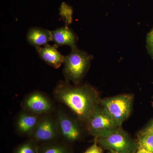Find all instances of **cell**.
<instances>
[{
  "mask_svg": "<svg viewBox=\"0 0 153 153\" xmlns=\"http://www.w3.org/2000/svg\"><path fill=\"white\" fill-rule=\"evenodd\" d=\"M53 94L55 100L67 107L85 125L100 100L98 92L90 85H72L66 81L59 82Z\"/></svg>",
  "mask_w": 153,
  "mask_h": 153,
  "instance_id": "6da1fadb",
  "label": "cell"
},
{
  "mask_svg": "<svg viewBox=\"0 0 153 153\" xmlns=\"http://www.w3.org/2000/svg\"><path fill=\"white\" fill-rule=\"evenodd\" d=\"M71 49L70 54L64 57L63 73L65 81L78 85L87 73L92 57L76 47Z\"/></svg>",
  "mask_w": 153,
  "mask_h": 153,
  "instance_id": "7a4b0ae2",
  "label": "cell"
},
{
  "mask_svg": "<svg viewBox=\"0 0 153 153\" xmlns=\"http://www.w3.org/2000/svg\"><path fill=\"white\" fill-rule=\"evenodd\" d=\"M55 114L61 141L71 146L82 139L84 135L82 123L76 117L60 108L56 109Z\"/></svg>",
  "mask_w": 153,
  "mask_h": 153,
  "instance_id": "3957f363",
  "label": "cell"
},
{
  "mask_svg": "<svg viewBox=\"0 0 153 153\" xmlns=\"http://www.w3.org/2000/svg\"><path fill=\"white\" fill-rule=\"evenodd\" d=\"M94 140L102 149L109 152L135 153L138 149L137 143L121 127Z\"/></svg>",
  "mask_w": 153,
  "mask_h": 153,
  "instance_id": "277c9868",
  "label": "cell"
},
{
  "mask_svg": "<svg viewBox=\"0 0 153 153\" xmlns=\"http://www.w3.org/2000/svg\"><path fill=\"white\" fill-rule=\"evenodd\" d=\"M133 100L131 94H120L100 100L99 104L121 127L131 114Z\"/></svg>",
  "mask_w": 153,
  "mask_h": 153,
  "instance_id": "5b68a950",
  "label": "cell"
},
{
  "mask_svg": "<svg viewBox=\"0 0 153 153\" xmlns=\"http://www.w3.org/2000/svg\"><path fill=\"white\" fill-rule=\"evenodd\" d=\"M30 138L39 146L60 140L55 112L42 115Z\"/></svg>",
  "mask_w": 153,
  "mask_h": 153,
  "instance_id": "8992f818",
  "label": "cell"
},
{
  "mask_svg": "<svg viewBox=\"0 0 153 153\" xmlns=\"http://www.w3.org/2000/svg\"><path fill=\"white\" fill-rule=\"evenodd\" d=\"M85 126L88 132L95 138L105 135L121 127L99 103L85 123Z\"/></svg>",
  "mask_w": 153,
  "mask_h": 153,
  "instance_id": "52a82bcc",
  "label": "cell"
},
{
  "mask_svg": "<svg viewBox=\"0 0 153 153\" xmlns=\"http://www.w3.org/2000/svg\"><path fill=\"white\" fill-rule=\"evenodd\" d=\"M23 109L38 115L53 113L55 111L54 102L48 96L41 91H33L25 96L21 102Z\"/></svg>",
  "mask_w": 153,
  "mask_h": 153,
  "instance_id": "ba28073f",
  "label": "cell"
},
{
  "mask_svg": "<svg viewBox=\"0 0 153 153\" xmlns=\"http://www.w3.org/2000/svg\"><path fill=\"white\" fill-rule=\"evenodd\" d=\"M38 115L22 109L17 115L15 121V129L16 133L23 137H30L41 117Z\"/></svg>",
  "mask_w": 153,
  "mask_h": 153,
  "instance_id": "9c48e42d",
  "label": "cell"
},
{
  "mask_svg": "<svg viewBox=\"0 0 153 153\" xmlns=\"http://www.w3.org/2000/svg\"><path fill=\"white\" fill-rule=\"evenodd\" d=\"M57 47L47 44L43 47H36V51L41 59L47 65L55 68L60 67L64 61L63 56L57 50Z\"/></svg>",
  "mask_w": 153,
  "mask_h": 153,
  "instance_id": "30bf717a",
  "label": "cell"
},
{
  "mask_svg": "<svg viewBox=\"0 0 153 153\" xmlns=\"http://www.w3.org/2000/svg\"><path fill=\"white\" fill-rule=\"evenodd\" d=\"M52 41L56 47L67 45L71 48L76 47L77 37L76 34L67 27L58 28L52 31Z\"/></svg>",
  "mask_w": 153,
  "mask_h": 153,
  "instance_id": "8fae6325",
  "label": "cell"
},
{
  "mask_svg": "<svg viewBox=\"0 0 153 153\" xmlns=\"http://www.w3.org/2000/svg\"><path fill=\"white\" fill-rule=\"evenodd\" d=\"M28 43L36 47H42L52 41V31L39 27L31 28L27 35Z\"/></svg>",
  "mask_w": 153,
  "mask_h": 153,
  "instance_id": "7c38bea8",
  "label": "cell"
},
{
  "mask_svg": "<svg viewBox=\"0 0 153 153\" xmlns=\"http://www.w3.org/2000/svg\"><path fill=\"white\" fill-rule=\"evenodd\" d=\"M39 153H74L71 146L61 140L39 146Z\"/></svg>",
  "mask_w": 153,
  "mask_h": 153,
  "instance_id": "4fadbf2b",
  "label": "cell"
},
{
  "mask_svg": "<svg viewBox=\"0 0 153 153\" xmlns=\"http://www.w3.org/2000/svg\"><path fill=\"white\" fill-rule=\"evenodd\" d=\"M138 148H143L153 153V133L144 129L138 136Z\"/></svg>",
  "mask_w": 153,
  "mask_h": 153,
  "instance_id": "5bb4252c",
  "label": "cell"
},
{
  "mask_svg": "<svg viewBox=\"0 0 153 153\" xmlns=\"http://www.w3.org/2000/svg\"><path fill=\"white\" fill-rule=\"evenodd\" d=\"M39 145L30 138L14 148L13 153H39Z\"/></svg>",
  "mask_w": 153,
  "mask_h": 153,
  "instance_id": "9a60e30c",
  "label": "cell"
},
{
  "mask_svg": "<svg viewBox=\"0 0 153 153\" xmlns=\"http://www.w3.org/2000/svg\"><path fill=\"white\" fill-rule=\"evenodd\" d=\"M72 14L73 9L71 6L66 3H62L60 9V15L67 25H69L72 22Z\"/></svg>",
  "mask_w": 153,
  "mask_h": 153,
  "instance_id": "2e32d148",
  "label": "cell"
},
{
  "mask_svg": "<svg viewBox=\"0 0 153 153\" xmlns=\"http://www.w3.org/2000/svg\"><path fill=\"white\" fill-rule=\"evenodd\" d=\"M83 153H103L102 149L99 146L95 140L94 143Z\"/></svg>",
  "mask_w": 153,
  "mask_h": 153,
  "instance_id": "e0dca14e",
  "label": "cell"
},
{
  "mask_svg": "<svg viewBox=\"0 0 153 153\" xmlns=\"http://www.w3.org/2000/svg\"><path fill=\"white\" fill-rule=\"evenodd\" d=\"M146 49L148 53L153 60V43L146 44Z\"/></svg>",
  "mask_w": 153,
  "mask_h": 153,
  "instance_id": "ac0fdd59",
  "label": "cell"
},
{
  "mask_svg": "<svg viewBox=\"0 0 153 153\" xmlns=\"http://www.w3.org/2000/svg\"><path fill=\"white\" fill-rule=\"evenodd\" d=\"M146 44L153 43V28L148 33L146 36Z\"/></svg>",
  "mask_w": 153,
  "mask_h": 153,
  "instance_id": "d6986e66",
  "label": "cell"
},
{
  "mask_svg": "<svg viewBox=\"0 0 153 153\" xmlns=\"http://www.w3.org/2000/svg\"><path fill=\"white\" fill-rule=\"evenodd\" d=\"M135 153H153L152 152H149L144 149L141 148H138L137 150Z\"/></svg>",
  "mask_w": 153,
  "mask_h": 153,
  "instance_id": "ffe728a7",
  "label": "cell"
},
{
  "mask_svg": "<svg viewBox=\"0 0 153 153\" xmlns=\"http://www.w3.org/2000/svg\"><path fill=\"white\" fill-rule=\"evenodd\" d=\"M145 129L153 133V120L149 124V125Z\"/></svg>",
  "mask_w": 153,
  "mask_h": 153,
  "instance_id": "44dd1931",
  "label": "cell"
},
{
  "mask_svg": "<svg viewBox=\"0 0 153 153\" xmlns=\"http://www.w3.org/2000/svg\"><path fill=\"white\" fill-rule=\"evenodd\" d=\"M109 153H118V152H110Z\"/></svg>",
  "mask_w": 153,
  "mask_h": 153,
  "instance_id": "7402d4cb",
  "label": "cell"
}]
</instances>
